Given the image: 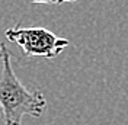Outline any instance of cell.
<instances>
[{"label": "cell", "mask_w": 128, "mask_h": 125, "mask_svg": "<svg viewBox=\"0 0 128 125\" xmlns=\"http://www.w3.org/2000/svg\"><path fill=\"white\" fill-rule=\"evenodd\" d=\"M0 109L4 125H22L24 116L40 118L47 99L41 90L24 84L13 71L12 55L6 45L0 44Z\"/></svg>", "instance_id": "6da1fadb"}, {"label": "cell", "mask_w": 128, "mask_h": 125, "mask_svg": "<svg viewBox=\"0 0 128 125\" xmlns=\"http://www.w3.org/2000/svg\"><path fill=\"white\" fill-rule=\"evenodd\" d=\"M4 36L22 48L26 57L56 58L66 47L70 45L67 38L58 36L45 28H24L15 26L4 32Z\"/></svg>", "instance_id": "7a4b0ae2"}, {"label": "cell", "mask_w": 128, "mask_h": 125, "mask_svg": "<svg viewBox=\"0 0 128 125\" xmlns=\"http://www.w3.org/2000/svg\"><path fill=\"white\" fill-rule=\"evenodd\" d=\"M66 2H76V0H31V3H51V4H61Z\"/></svg>", "instance_id": "3957f363"}]
</instances>
